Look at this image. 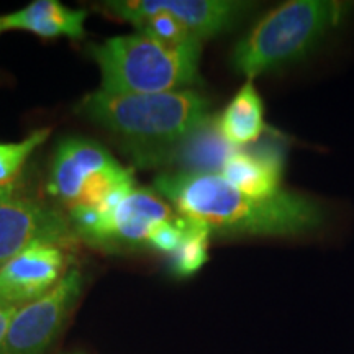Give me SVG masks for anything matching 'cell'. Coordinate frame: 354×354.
<instances>
[{
  "mask_svg": "<svg viewBox=\"0 0 354 354\" xmlns=\"http://www.w3.org/2000/svg\"><path fill=\"white\" fill-rule=\"evenodd\" d=\"M349 3L292 0L264 15L232 53L238 74L253 81L261 74L302 59L342 24Z\"/></svg>",
  "mask_w": 354,
  "mask_h": 354,
  "instance_id": "4",
  "label": "cell"
},
{
  "mask_svg": "<svg viewBox=\"0 0 354 354\" xmlns=\"http://www.w3.org/2000/svg\"><path fill=\"white\" fill-rule=\"evenodd\" d=\"M3 32V25H2V17H0V33Z\"/></svg>",
  "mask_w": 354,
  "mask_h": 354,
  "instance_id": "20",
  "label": "cell"
},
{
  "mask_svg": "<svg viewBox=\"0 0 354 354\" xmlns=\"http://www.w3.org/2000/svg\"><path fill=\"white\" fill-rule=\"evenodd\" d=\"M171 209L154 190L133 187L113 209L73 207V230L99 246H146L161 221L171 220Z\"/></svg>",
  "mask_w": 354,
  "mask_h": 354,
  "instance_id": "5",
  "label": "cell"
},
{
  "mask_svg": "<svg viewBox=\"0 0 354 354\" xmlns=\"http://www.w3.org/2000/svg\"><path fill=\"white\" fill-rule=\"evenodd\" d=\"M13 194H15V185H13V184H10V185H0V202L12 198Z\"/></svg>",
  "mask_w": 354,
  "mask_h": 354,
  "instance_id": "19",
  "label": "cell"
},
{
  "mask_svg": "<svg viewBox=\"0 0 354 354\" xmlns=\"http://www.w3.org/2000/svg\"><path fill=\"white\" fill-rule=\"evenodd\" d=\"M71 236L69 221L41 202L15 197L0 202V269L33 243L64 245Z\"/></svg>",
  "mask_w": 354,
  "mask_h": 354,
  "instance_id": "9",
  "label": "cell"
},
{
  "mask_svg": "<svg viewBox=\"0 0 354 354\" xmlns=\"http://www.w3.org/2000/svg\"><path fill=\"white\" fill-rule=\"evenodd\" d=\"M185 232V220L184 216L179 218H171L166 221H161L156 228L149 234L146 246L151 250L158 251V253L172 254L179 248L180 241L184 238Z\"/></svg>",
  "mask_w": 354,
  "mask_h": 354,
  "instance_id": "17",
  "label": "cell"
},
{
  "mask_svg": "<svg viewBox=\"0 0 354 354\" xmlns=\"http://www.w3.org/2000/svg\"><path fill=\"white\" fill-rule=\"evenodd\" d=\"M68 256L59 243L37 241L0 269V300L20 308L50 292L64 277Z\"/></svg>",
  "mask_w": 354,
  "mask_h": 354,
  "instance_id": "8",
  "label": "cell"
},
{
  "mask_svg": "<svg viewBox=\"0 0 354 354\" xmlns=\"http://www.w3.org/2000/svg\"><path fill=\"white\" fill-rule=\"evenodd\" d=\"M185 220V232L180 245L171 254V269L176 276L189 277L196 274L209 259L210 230L196 220Z\"/></svg>",
  "mask_w": 354,
  "mask_h": 354,
  "instance_id": "15",
  "label": "cell"
},
{
  "mask_svg": "<svg viewBox=\"0 0 354 354\" xmlns=\"http://www.w3.org/2000/svg\"><path fill=\"white\" fill-rule=\"evenodd\" d=\"M87 51L99 66V91L105 94H161L202 82L201 41L169 44L135 32L91 44Z\"/></svg>",
  "mask_w": 354,
  "mask_h": 354,
  "instance_id": "3",
  "label": "cell"
},
{
  "mask_svg": "<svg viewBox=\"0 0 354 354\" xmlns=\"http://www.w3.org/2000/svg\"><path fill=\"white\" fill-rule=\"evenodd\" d=\"M17 307H13L10 304H6L0 300V351H2L3 342H6L7 331L10 328V323L17 313Z\"/></svg>",
  "mask_w": 354,
  "mask_h": 354,
  "instance_id": "18",
  "label": "cell"
},
{
  "mask_svg": "<svg viewBox=\"0 0 354 354\" xmlns=\"http://www.w3.org/2000/svg\"><path fill=\"white\" fill-rule=\"evenodd\" d=\"M154 187L184 218L205 225L210 233L287 236L313 232L325 220L322 207L302 194L281 190L269 198L250 197L212 172H166Z\"/></svg>",
  "mask_w": 354,
  "mask_h": 354,
  "instance_id": "1",
  "label": "cell"
},
{
  "mask_svg": "<svg viewBox=\"0 0 354 354\" xmlns=\"http://www.w3.org/2000/svg\"><path fill=\"white\" fill-rule=\"evenodd\" d=\"M118 161L100 143L86 138H66L53 156L48 190L51 196L74 207L92 179Z\"/></svg>",
  "mask_w": 354,
  "mask_h": 354,
  "instance_id": "10",
  "label": "cell"
},
{
  "mask_svg": "<svg viewBox=\"0 0 354 354\" xmlns=\"http://www.w3.org/2000/svg\"><path fill=\"white\" fill-rule=\"evenodd\" d=\"M77 112L112 133L141 167L165 166L167 154L212 117L209 99L194 88L128 95L95 91Z\"/></svg>",
  "mask_w": 354,
  "mask_h": 354,
  "instance_id": "2",
  "label": "cell"
},
{
  "mask_svg": "<svg viewBox=\"0 0 354 354\" xmlns=\"http://www.w3.org/2000/svg\"><path fill=\"white\" fill-rule=\"evenodd\" d=\"M240 148H234L221 135L216 117L212 115L187 138L167 154L165 166H177V172H212L220 174L225 162Z\"/></svg>",
  "mask_w": 354,
  "mask_h": 354,
  "instance_id": "13",
  "label": "cell"
},
{
  "mask_svg": "<svg viewBox=\"0 0 354 354\" xmlns=\"http://www.w3.org/2000/svg\"><path fill=\"white\" fill-rule=\"evenodd\" d=\"M104 8L133 25L151 12L167 13L203 41L234 28L251 6L232 0H113L104 3Z\"/></svg>",
  "mask_w": 354,
  "mask_h": 354,
  "instance_id": "7",
  "label": "cell"
},
{
  "mask_svg": "<svg viewBox=\"0 0 354 354\" xmlns=\"http://www.w3.org/2000/svg\"><path fill=\"white\" fill-rule=\"evenodd\" d=\"M50 135V128H39L17 143H0V185L13 184V179L19 176L26 159L32 156L35 149L39 148Z\"/></svg>",
  "mask_w": 354,
  "mask_h": 354,
  "instance_id": "16",
  "label": "cell"
},
{
  "mask_svg": "<svg viewBox=\"0 0 354 354\" xmlns=\"http://www.w3.org/2000/svg\"><path fill=\"white\" fill-rule=\"evenodd\" d=\"M87 12L71 8L57 0H35L28 6L2 17L3 30H21L41 38L68 37L81 39L86 37Z\"/></svg>",
  "mask_w": 354,
  "mask_h": 354,
  "instance_id": "12",
  "label": "cell"
},
{
  "mask_svg": "<svg viewBox=\"0 0 354 354\" xmlns=\"http://www.w3.org/2000/svg\"><path fill=\"white\" fill-rule=\"evenodd\" d=\"M84 287L79 269H69L46 295L17 310L0 354H44L57 338Z\"/></svg>",
  "mask_w": 354,
  "mask_h": 354,
  "instance_id": "6",
  "label": "cell"
},
{
  "mask_svg": "<svg viewBox=\"0 0 354 354\" xmlns=\"http://www.w3.org/2000/svg\"><path fill=\"white\" fill-rule=\"evenodd\" d=\"M216 123L221 135L234 148H246L256 143L266 130L264 105L253 81H248L225 107Z\"/></svg>",
  "mask_w": 354,
  "mask_h": 354,
  "instance_id": "14",
  "label": "cell"
},
{
  "mask_svg": "<svg viewBox=\"0 0 354 354\" xmlns=\"http://www.w3.org/2000/svg\"><path fill=\"white\" fill-rule=\"evenodd\" d=\"M284 151L274 143L236 149L220 176L240 192L256 198H269L281 192Z\"/></svg>",
  "mask_w": 354,
  "mask_h": 354,
  "instance_id": "11",
  "label": "cell"
}]
</instances>
